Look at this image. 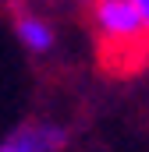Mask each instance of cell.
<instances>
[{"label":"cell","mask_w":149,"mask_h":152,"mask_svg":"<svg viewBox=\"0 0 149 152\" xmlns=\"http://www.w3.org/2000/svg\"><path fill=\"white\" fill-rule=\"evenodd\" d=\"M68 145V131L46 120H29L18 124L11 134H4L0 152H57Z\"/></svg>","instance_id":"2"},{"label":"cell","mask_w":149,"mask_h":152,"mask_svg":"<svg viewBox=\"0 0 149 152\" xmlns=\"http://www.w3.org/2000/svg\"><path fill=\"white\" fill-rule=\"evenodd\" d=\"M14 32H18V42H21L29 53H36V57L50 53L53 42H57L50 21H43V18H36V14H21V18L14 21Z\"/></svg>","instance_id":"3"},{"label":"cell","mask_w":149,"mask_h":152,"mask_svg":"<svg viewBox=\"0 0 149 152\" xmlns=\"http://www.w3.org/2000/svg\"><path fill=\"white\" fill-rule=\"evenodd\" d=\"M92 28L103 57L121 71H135L149 57V25L131 0H92Z\"/></svg>","instance_id":"1"},{"label":"cell","mask_w":149,"mask_h":152,"mask_svg":"<svg viewBox=\"0 0 149 152\" xmlns=\"http://www.w3.org/2000/svg\"><path fill=\"white\" fill-rule=\"evenodd\" d=\"M131 4H135V7H139V14H142V18H146V25H149V0H131Z\"/></svg>","instance_id":"4"}]
</instances>
